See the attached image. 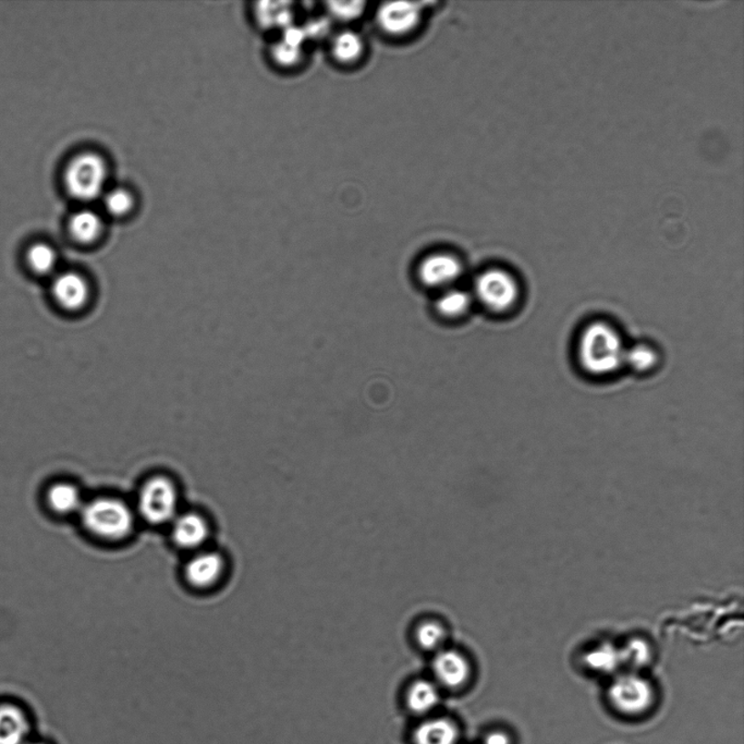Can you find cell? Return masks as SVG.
<instances>
[{"label":"cell","instance_id":"obj_27","mask_svg":"<svg viewBox=\"0 0 744 744\" xmlns=\"http://www.w3.org/2000/svg\"><path fill=\"white\" fill-rule=\"evenodd\" d=\"M29 744H45V743H43V742H32V743H29Z\"/></svg>","mask_w":744,"mask_h":744},{"label":"cell","instance_id":"obj_25","mask_svg":"<svg viewBox=\"0 0 744 744\" xmlns=\"http://www.w3.org/2000/svg\"><path fill=\"white\" fill-rule=\"evenodd\" d=\"M329 5V11L335 19L342 21H351L358 18L362 15L364 10V3L360 2H332Z\"/></svg>","mask_w":744,"mask_h":744},{"label":"cell","instance_id":"obj_12","mask_svg":"<svg viewBox=\"0 0 744 744\" xmlns=\"http://www.w3.org/2000/svg\"><path fill=\"white\" fill-rule=\"evenodd\" d=\"M224 571V560L217 552H200L187 562L185 579L195 588H207L218 582Z\"/></svg>","mask_w":744,"mask_h":744},{"label":"cell","instance_id":"obj_5","mask_svg":"<svg viewBox=\"0 0 744 744\" xmlns=\"http://www.w3.org/2000/svg\"><path fill=\"white\" fill-rule=\"evenodd\" d=\"M475 290L483 306L496 313L510 311L520 298L515 276L500 268L487 269L478 276Z\"/></svg>","mask_w":744,"mask_h":744},{"label":"cell","instance_id":"obj_23","mask_svg":"<svg viewBox=\"0 0 744 744\" xmlns=\"http://www.w3.org/2000/svg\"><path fill=\"white\" fill-rule=\"evenodd\" d=\"M418 644L426 651H436L446 640V630L435 620L422 623L415 631Z\"/></svg>","mask_w":744,"mask_h":744},{"label":"cell","instance_id":"obj_22","mask_svg":"<svg viewBox=\"0 0 744 744\" xmlns=\"http://www.w3.org/2000/svg\"><path fill=\"white\" fill-rule=\"evenodd\" d=\"M58 252L47 244H36L26 253V262L34 273L47 275L52 273L58 265Z\"/></svg>","mask_w":744,"mask_h":744},{"label":"cell","instance_id":"obj_2","mask_svg":"<svg viewBox=\"0 0 744 744\" xmlns=\"http://www.w3.org/2000/svg\"><path fill=\"white\" fill-rule=\"evenodd\" d=\"M109 178V162L95 151L77 154L68 162L64 173L67 193L79 202H92L103 196Z\"/></svg>","mask_w":744,"mask_h":744},{"label":"cell","instance_id":"obj_18","mask_svg":"<svg viewBox=\"0 0 744 744\" xmlns=\"http://www.w3.org/2000/svg\"><path fill=\"white\" fill-rule=\"evenodd\" d=\"M439 702V690L434 682L418 680L411 685L407 693V703L411 711L425 714L435 708Z\"/></svg>","mask_w":744,"mask_h":744},{"label":"cell","instance_id":"obj_21","mask_svg":"<svg viewBox=\"0 0 744 744\" xmlns=\"http://www.w3.org/2000/svg\"><path fill=\"white\" fill-rule=\"evenodd\" d=\"M658 362V356L655 349L646 345V343H638L633 347L628 348L624 354V365L636 373H646L652 371Z\"/></svg>","mask_w":744,"mask_h":744},{"label":"cell","instance_id":"obj_14","mask_svg":"<svg viewBox=\"0 0 744 744\" xmlns=\"http://www.w3.org/2000/svg\"><path fill=\"white\" fill-rule=\"evenodd\" d=\"M30 724L22 709L13 704L0 706V744H26Z\"/></svg>","mask_w":744,"mask_h":744},{"label":"cell","instance_id":"obj_13","mask_svg":"<svg viewBox=\"0 0 744 744\" xmlns=\"http://www.w3.org/2000/svg\"><path fill=\"white\" fill-rule=\"evenodd\" d=\"M68 229L72 240L78 245L93 246L98 244L104 235V218L98 212L86 208L73 214Z\"/></svg>","mask_w":744,"mask_h":744},{"label":"cell","instance_id":"obj_16","mask_svg":"<svg viewBox=\"0 0 744 744\" xmlns=\"http://www.w3.org/2000/svg\"><path fill=\"white\" fill-rule=\"evenodd\" d=\"M458 738V728L447 718L423 721L414 732V744H456Z\"/></svg>","mask_w":744,"mask_h":744},{"label":"cell","instance_id":"obj_17","mask_svg":"<svg viewBox=\"0 0 744 744\" xmlns=\"http://www.w3.org/2000/svg\"><path fill=\"white\" fill-rule=\"evenodd\" d=\"M365 43L360 34L353 31L338 33L332 39L330 53L337 63L353 65L363 58Z\"/></svg>","mask_w":744,"mask_h":744},{"label":"cell","instance_id":"obj_20","mask_svg":"<svg viewBox=\"0 0 744 744\" xmlns=\"http://www.w3.org/2000/svg\"><path fill=\"white\" fill-rule=\"evenodd\" d=\"M472 298L465 290L450 288L439 296L435 304L437 312L445 318H459L470 309Z\"/></svg>","mask_w":744,"mask_h":744},{"label":"cell","instance_id":"obj_19","mask_svg":"<svg viewBox=\"0 0 744 744\" xmlns=\"http://www.w3.org/2000/svg\"><path fill=\"white\" fill-rule=\"evenodd\" d=\"M101 199L107 215L116 219L128 217L137 203L131 190L123 187L107 189Z\"/></svg>","mask_w":744,"mask_h":744},{"label":"cell","instance_id":"obj_24","mask_svg":"<svg viewBox=\"0 0 744 744\" xmlns=\"http://www.w3.org/2000/svg\"><path fill=\"white\" fill-rule=\"evenodd\" d=\"M300 43L285 38V41L275 45L273 58L276 63L288 67L299 63L301 59Z\"/></svg>","mask_w":744,"mask_h":744},{"label":"cell","instance_id":"obj_6","mask_svg":"<svg viewBox=\"0 0 744 744\" xmlns=\"http://www.w3.org/2000/svg\"><path fill=\"white\" fill-rule=\"evenodd\" d=\"M608 700L619 714L627 718H639L646 714L655 702L653 686L638 676H623L610 687Z\"/></svg>","mask_w":744,"mask_h":744},{"label":"cell","instance_id":"obj_8","mask_svg":"<svg viewBox=\"0 0 744 744\" xmlns=\"http://www.w3.org/2000/svg\"><path fill=\"white\" fill-rule=\"evenodd\" d=\"M422 11L421 5L415 3L382 4L377 11V25L387 36L407 37L418 29Z\"/></svg>","mask_w":744,"mask_h":744},{"label":"cell","instance_id":"obj_9","mask_svg":"<svg viewBox=\"0 0 744 744\" xmlns=\"http://www.w3.org/2000/svg\"><path fill=\"white\" fill-rule=\"evenodd\" d=\"M461 274L460 259L446 252H437L427 256L419 267L420 280L423 284L434 287V288L454 284Z\"/></svg>","mask_w":744,"mask_h":744},{"label":"cell","instance_id":"obj_4","mask_svg":"<svg viewBox=\"0 0 744 744\" xmlns=\"http://www.w3.org/2000/svg\"><path fill=\"white\" fill-rule=\"evenodd\" d=\"M138 509L151 524L173 521L177 516L178 492L171 478L157 476L146 481L140 490Z\"/></svg>","mask_w":744,"mask_h":744},{"label":"cell","instance_id":"obj_11","mask_svg":"<svg viewBox=\"0 0 744 744\" xmlns=\"http://www.w3.org/2000/svg\"><path fill=\"white\" fill-rule=\"evenodd\" d=\"M172 535L179 548L195 550L206 542L210 528L204 518L194 512H187L173 519Z\"/></svg>","mask_w":744,"mask_h":744},{"label":"cell","instance_id":"obj_3","mask_svg":"<svg viewBox=\"0 0 744 744\" xmlns=\"http://www.w3.org/2000/svg\"><path fill=\"white\" fill-rule=\"evenodd\" d=\"M79 514L88 532L107 540L125 539L134 527L132 510L114 498H99L84 503Z\"/></svg>","mask_w":744,"mask_h":744},{"label":"cell","instance_id":"obj_10","mask_svg":"<svg viewBox=\"0 0 744 744\" xmlns=\"http://www.w3.org/2000/svg\"><path fill=\"white\" fill-rule=\"evenodd\" d=\"M434 675L438 684L456 689L470 678L471 667L464 654L454 650L438 652L433 662Z\"/></svg>","mask_w":744,"mask_h":744},{"label":"cell","instance_id":"obj_7","mask_svg":"<svg viewBox=\"0 0 744 744\" xmlns=\"http://www.w3.org/2000/svg\"><path fill=\"white\" fill-rule=\"evenodd\" d=\"M56 303L65 311L78 313L89 307L93 289L86 275L68 270L56 276L52 285Z\"/></svg>","mask_w":744,"mask_h":744},{"label":"cell","instance_id":"obj_26","mask_svg":"<svg viewBox=\"0 0 744 744\" xmlns=\"http://www.w3.org/2000/svg\"><path fill=\"white\" fill-rule=\"evenodd\" d=\"M483 744H511V739L506 732L496 730L484 738Z\"/></svg>","mask_w":744,"mask_h":744},{"label":"cell","instance_id":"obj_15","mask_svg":"<svg viewBox=\"0 0 744 744\" xmlns=\"http://www.w3.org/2000/svg\"><path fill=\"white\" fill-rule=\"evenodd\" d=\"M45 503L50 511L59 516L80 512L84 505L80 489L69 482L52 484L45 493Z\"/></svg>","mask_w":744,"mask_h":744},{"label":"cell","instance_id":"obj_1","mask_svg":"<svg viewBox=\"0 0 744 744\" xmlns=\"http://www.w3.org/2000/svg\"><path fill=\"white\" fill-rule=\"evenodd\" d=\"M625 351L618 330L602 320L585 326L578 341L580 365L593 376L615 374L623 368Z\"/></svg>","mask_w":744,"mask_h":744}]
</instances>
